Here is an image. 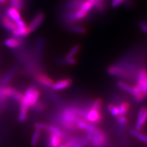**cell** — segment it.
<instances>
[{
  "instance_id": "obj_36",
  "label": "cell",
  "mask_w": 147,
  "mask_h": 147,
  "mask_svg": "<svg viewBox=\"0 0 147 147\" xmlns=\"http://www.w3.org/2000/svg\"><path fill=\"white\" fill-rule=\"evenodd\" d=\"M124 1H125V0H113L111 3V5L113 7H117L119 5V4L123 3Z\"/></svg>"
},
{
  "instance_id": "obj_24",
  "label": "cell",
  "mask_w": 147,
  "mask_h": 147,
  "mask_svg": "<svg viewBox=\"0 0 147 147\" xmlns=\"http://www.w3.org/2000/svg\"><path fill=\"white\" fill-rule=\"evenodd\" d=\"M102 100L100 98H98L93 101V104L91 105V109L93 110H98V111H100L101 108H102Z\"/></svg>"
},
{
  "instance_id": "obj_37",
  "label": "cell",
  "mask_w": 147,
  "mask_h": 147,
  "mask_svg": "<svg viewBox=\"0 0 147 147\" xmlns=\"http://www.w3.org/2000/svg\"><path fill=\"white\" fill-rule=\"evenodd\" d=\"M7 0H0V4H6L7 3Z\"/></svg>"
},
{
  "instance_id": "obj_6",
  "label": "cell",
  "mask_w": 147,
  "mask_h": 147,
  "mask_svg": "<svg viewBox=\"0 0 147 147\" xmlns=\"http://www.w3.org/2000/svg\"><path fill=\"white\" fill-rule=\"evenodd\" d=\"M44 18H45V15L43 13L40 12L36 15L33 20H32L31 22L30 23V25L28 26L31 31V33L32 32L34 31L40 25V24L43 22Z\"/></svg>"
},
{
  "instance_id": "obj_31",
  "label": "cell",
  "mask_w": 147,
  "mask_h": 147,
  "mask_svg": "<svg viewBox=\"0 0 147 147\" xmlns=\"http://www.w3.org/2000/svg\"><path fill=\"white\" fill-rule=\"evenodd\" d=\"M139 26L140 30L145 33H147V23L144 20H141L139 22Z\"/></svg>"
},
{
  "instance_id": "obj_21",
  "label": "cell",
  "mask_w": 147,
  "mask_h": 147,
  "mask_svg": "<svg viewBox=\"0 0 147 147\" xmlns=\"http://www.w3.org/2000/svg\"><path fill=\"white\" fill-rule=\"evenodd\" d=\"M117 85L119 87V88H121L124 91L128 92L129 93H130L131 94H133V86L129 85L128 84H126L125 82H124L123 81H120V80L117 82Z\"/></svg>"
},
{
  "instance_id": "obj_9",
  "label": "cell",
  "mask_w": 147,
  "mask_h": 147,
  "mask_svg": "<svg viewBox=\"0 0 147 147\" xmlns=\"http://www.w3.org/2000/svg\"><path fill=\"white\" fill-rule=\"evenodd\" d=\"M1 23L3 26L9 31H12L13 30H14L17 28V25L16 23L14 22H13L12 20H11L10 18L7 17V16L4 17L2 18Z\"/></svg>"
},
{
  "instance_id": "obj_34",
  "label": "cell",
  "mask_w": 147,
  "mask_h": 147,
  "mask_svg": "<svg viewBox=\"0 0 147 147\" xmlns=\"http://www.w3.org/2000/svg\"><path fill=\"white\" fill-rule=\"evenodd\" d=\"M13 73H14V72L13 71L12 72V74H7L6 76H5V77L3 78V81H2L3 84H7V82H9V81H10V80L11 79V77H12V75L13 74Z\"/></svg>"
},
{
  "instance_id": "obj_32",
  "label": "cell",
  "mask_w": 147,
  "mask_h": 147,
  "mask_svg": "<svg viewBox=\"0 0 147 147\" xmlns=\"http://www.w3.org/2000/svg\"><path fill=\"white\" fill-rule=\"evenodd\" d=\"M65 61H66V63L69 64V65H74V64L77 63L76 59L74 57L65 58Z\"/></svg>"
},
{
  "instance_id": "obj_23",
  "label": "cell",
  "mask_w": 147,
  "mask_h": 147,
  "mask_svg": "<svg viewBox=\"0 0 147 147\" xmlns=\"http://www.w3.org/2000/svg\"><path fill=\"white\" fill-rule=\"evenodd\" d=\"M93 8V4L88 1H84L81 4L80 7H79V9L88 12L89 11L92 10Z\"/></svg>"
},
{
  "instance_id": "obj_25",
  "label": "cell",
  "mask_w": 147,
  "mask_h": 147,
  "mask_svg": "<svg viewBox=\"0 0 147 147\" xmlns=\"http://www.w3.org/2000/svg\"><path fill=\"white\" fill-rule=\"evenodd\" d=\"M11 7L16 8L18 11L21 10L24 6V3H23L22 0H10Z\"/></svg>"
},
{
  "instance_id": "obj_5",
  "label": "cell",
  "mask_w": 147,
  "mask_h": 147,
  "mask_svg": "<svg viewBox=\"0 0 147 147\" xmlns=\"http://www.w3.org/2000/svg\"><path fill=\"white\" fill-rule=\"evenodd\" d=\"M72 84V81L70 79H66L60 80L56 82H54L51 88L54 90H63L69 87Z\"/></svg>"
},
{
  "instance_id": "obj_19",
  "label": "cell",
  "mask_w": 147,
  "mask_h": 147,
  "mask_svg": "<svg viewBox=\"0 0 147 147\" xmlns=\"http://www.w3.org/2000/svg\"><path fill=\"white\" fill-rule=\"evenodd\" d=\"M90 123L84 118H82L76 123L77 129L87 131L90 126Z\"/></svg>"
},
{
  "instance_id": "obj_4",
  "label": "cell",
  "mask_w": 147,
  "mask_h": 147,
  "mask_svg": "<svg viewBox=\"0 0 147 147\" xmlns=\"http://www.w3.org/2000/svg\"><path fill=\"white\" fill-rule=\"evenodd\" d=\"M102 118L103 116L101 111H98L91 109L88 110H86L85 119L90 123H93L96 125L102 121Z\"/></svg>"
},
{
  "instance_id": "obj_2",
  "label": "cell",
  "mask_w": 147,
  "mask_h": 147,
  "mask_svg": "<svg viewBox=\"0 0 147 147\" xmlns=\"http://www.w3.org/2000/svg\"><path fill=\"white\" fill-rule=\"evenodd\" d=\"M108 142L106 133L103 130L96 127L93 132V137L90 141L93 147H104Z\"/></svg>"
},
{
  "instance_id": "obj_17",
  "label": "cell",
  "mask_w": 147,
  "mask_h": 147,
  "mask_svg": "<svg viewBox=\"0 0 147 147\" xmlns=\"http://www.w3.org/2000/svg\"><path fill=\"white\" fill-rule=\"evenodd\" d=\"M28 107H27L25 105L20 104V113L18 116V121L20 122L25 121L28 116Z\"/></svg>"
},
{
  "instance_id": "obj_35",
  "label": "cell",
  "mask_w": 147,
  "mask_h": 147,
  "mask_svg": "<svg viewBox=\"0 0 147 147\" xmlns=\"http://www.w3.org/2000/svg\"><path fill=\"white\" fill-rule=\"evenodd\" d=\"M147 110V107L145 106H143L142 107H141L140 109V110L138 112V115H137V118H139L140 117H141L145 113V112Z\"/></svg>"
},
{
  "instance_id": "obj_1",
  "label": "cell",
  "mask_w": 147,
  "mask_h": 147,
  "mask_svg": "<svg viewBox=\"0 0 147 147\" xmlns=\"http://www.w3.org/2000/svg\"><path fill=\"white\" fill-rule=\"evenodd\" d=\"M40 94V91L34 85H31L26 90L24 98L20 103L28 108L33 107L38 103Z\"/></svg>"
},
{
  "instance_id": "obj_16",
  "label": "cell",
  "mask_w": 147,
  "mask_h": 147,
  "mask_svg": "<svg viewBox=\"0 0 147 147\" xmlns=\"http://www.w3.org/2000/svg\"><path fill=\"white\" fill-rule=\"evenodd\" d=\"M4 45L9 48L16 49L20 46V42L16 38H10L4 41Z\"/></svg>"
},
{
  "instance_id": "obj_27",
  "label": "cell",
  "mask_w": 147,
  "mask_h": 147,
  "mask_svg": "<svg viewBox=\"0 0 147 147\" xmlns=\"http://www.w3.org/2000/svg\"><path fill=\"white\" fill-rule=\"evenodd\" d=\"M71 30L72 31L75 32V33H80V34H85L86 33V29L84 27H81V26H71L70 28Z\"/></svg>"
},
{
  "instance_id": "obj_38",
  "label": "cell",
  "mask_w": 147,
  "mask_h": 147,
  "mask_svg": "<svg viewBox=\"0 0 147 147\" xmlns=\"http://www.w3.org/2000/svg\"><path fill=\"white\" fill-rule=\"evenodd\" d=\"M88 1H90V2H91L92 4H93V2H94V0H88Z\"/></svg>"
},
{
  "instance_id": "obj_18",
  "label": "cell",
  "mask_w": 147,
  "mask_h": 147,
  "mask_svg": "<svg viewBox=\"0 0 147 147\" xmlns=\"http://www.w3.org/2000/svg\"><path fill=\"white\" fill-rule=\"evenodd\" d=\"M118 108L119 110V115H125L130 108V105L127 101H123V102L119 104Z\"/></svg>"
},
{
  "instance_id": "obj_22",
  "label": "cell",
  "mask_w": 147,
  "mask_h": 147,
  "mask_svg": "<svg viewBox=\"0 0 147 147\" xmlns=\"http://www.w3.org/2000/svg\"><path fill=\"white\" fill-rule=\"evenodd\" d=\"M107 109L109 110V112L111 113L112 115H113L115 118L119 115V110L118 106H117V105L113 104H109L107 105Z\"/></svg>"
},
{
  "instance_id": "obj_29",
  "label": "cell",
  "mask_w": 147,
  "mask_h": 147,
  "mask_svg": "<svg viewBox=\"0 0 147 147\" xmlns=\"http://www.w3.org/2000/svg\"><path fill=\"white\" fill-rule=\"evenodd\" d=\"M88 143H89V141L87 140L86 138H85V139H81L79 142H77V143L73 145L71 147H85L87 146Z\"/></svg>"
},
{
  "instance_id": "obj_14",
  "label": "cell",
  "mask_w": 147,
  "mask_h": 147,
  "mask_svg": "<svg viewBox=\"0 0 147 147\" xmlns=\"http://www.w3.org/2000/svg\"><path fill=\"white\" fill-rule=\"evenodd\" d=\"M12 34H13L16 36H26L29 35L31 31L30 29V28L28 27V26H26L25 28H17L14 30H13L12 31Z\"/></svg>"
},
{
  "instance_id": "obj_15",
  "label": "cell",
  "mask_w": 147,
  "mask_h": 147,
  "mask_svg": "<svg viewBox=\"0 0 147 147\" xmlns=\"http://www.w3.org/2000/svg\"><path fill=\"white\" fill-rule=\"evenodd\" d=\"M41 136V131L38 129H35L33 134L32 135L31 139V145L33 147H36L38 145Z\"/></svg>"
},
{
  "instance_id": "obj_28",
  "label": "cell",
  "mask_w": 147,
  "mask_h": 147,
  "mask_svg": "<svg viewBox=\"0 0 147 147\" xmlns=\"http://www.w3.org/2000/svg\"><path fill=\"white\" fill-rule=\"evenodd\" d=\"M81 140V139H80L79 137H72L71 139H69L64 145L66 147H71V146H72L73 145H74L75 144L79 142L80 140Z\"/></svg>"
},
{
  "instance_id": "obj_7",
  "label": "cell",
  "mask_w": 147,
  "mask_h": 147,
  "mask_svg": "<svg viewBox=\"0 0 147 147\" xmlns=\"http://www.w3.org/2000/svg\"><path fill=\"white\" fill-rule=\"evenodd\" d=\"M35 79L40 84L47 87H51L54 83L51 78L43 74H39L36 75L35 76Z\"/></svg>"
},
{
  "instance_id": "obj_33",
  "label": "cell",
  "mask_w": 147,
  "mask_h": 147,
  "mask_svg": "<svg viewBox=\"0 0 147 147\" xmlns=\"http://www.w3.org/2000/svg\"><path fill=\"white\" fill-rule=\"evenodd\" d=\"M16 24L17 28H19V29L24 28H25L26 26H27L26 23L24 21H23V20H20L19 21L17 22Z\"/></svg>"
},
{
  "instance_id": "obj_30",
  "label": "cell",
  "mask_w": 147,
  "mask_h": 147,
  "mask_svg": "<svg viewBox=\"0 0 147 147\" xmlns=\"http://www.w3.org/2000/svg\"><path fill=\"white\" fill-rule=\"evenodd\" d=\"M34 127L35 129H38L40 131H47L49 129V126L45 125L44 123H36L34 124Z\"/></svg>"
},
{
  "instance_id": "obj_26",
  "label": "cell",
  "mask_w": 147,
  "mask_h": 147,
  "mask_svg": "<svg viewBox=\"0 0 147 147\" xmlns=\"http://www.w3.org/2000/svg\"><path fill=\"white\" fill-rule=\"evenodd\" d=\"M80 49V46L79 45H76L71 49L69 52L67 54L66 58H72L75 56V55L79 52V51Z\"/></svg>"
},
{
  "instance_id": "obj_12",
  "label": "cell",
  "mask_w": 147,
  "mask_h": 147,
  "mask_svg": "<svg viewBox=\"0 0 147 147\" xmlns=\"http://www.w3.org/2000/svg\"><path fill=\"white\" fill-rule=\"evenodd\" d=\"M146 121H147V110L143 115H142L141 117L137 118V120L136 121V125H135L136 130L140 132Z\"/></svg>"
},
{
  "instance_id": "obj_3",
  "label": "cell",
  "mask_w": 147,
  "mask_h": 147,
  "mask_svg": "<svg viewBox=\"0 0 147 147\" xmlns=\"http://www.w3.org/2000/svg\"><path fill=\"white\" fill-rule=\"evenodd\" d=\"M107 72L109 75L121 78V79H130L131 78V74L127 72L125 69L119 66L117 64L112 65L108 67Z\"/></svg>"
},
{
  "instance_id": "obj_8",
  "label": "cell",
  "mask_w": 147,
  "mask_h": 147,
  "mask_svg": "<svg viewBox=\"0 0 147 147\" xmlns=\"http://www.w3.org/2000/svg\"><path fill=\"white\" fill-rule=\"evenodd\" d=\"M6 13L7 16V17L14 22L22 20L19 11H18L16 8H13L12 7L8 8L6 11Z\"/></svg>"
},
{
  "instance_id": "obj_10",
  "label": "cell",
  "mask_w": 147,
  "mask_h": 147,
  "mask_svg": "<svg viewBox=\"0 0 147 147\" xmlns=\"http://www.w3.org/2000/svg\"><path fill=\"white\" fill-rule=\"evenodd\" d=\"M48 130L50 131V133H52V134L61 137L63 140L68 139V138H69L68 136L66 134H64V133H63L60 129L56 126H54V125L49 126Z\"/></svg>"
},
{
  "instance_id": "obj_13",
  "label": "cell",
  "mask_w": 147,
  "mask_h": 147,
  "mask_svg": "<svg viewBox=\"0 0 147 147\" xmlns=\"http://www.w3.org/2000/svg\"><path fill=\"white\" fill-rule=\"evenodd\" d=\"M129 132L132 136L137 138V139L147 144V136L140 133L139 131H137L136 129H130Z\"/></svg>"
},
{
  "instance_id": "obj_20",
  "label": "cell",
  "mask_w": 147,
  "mask_h": 147,
  "mask_svg": "<svg viewBox=\"0 0 147 147\" xmlns=\"http://www.w3.org/2000/svg\"><path fill=\"white\" fill-rule=\"evenodd\" d=\"M147 74V70L145 68H142L138 72L137 74V85H140L143 83Z\"/></svg>"
},
{
  "instance_id": "obj_11",
  "label": "cell",
  "mask_w": 147,
  "mask_h": 147,
  "mask_svg": "<svg viewBox=\"0 0 147 147\" xmlns=\"http://www.w3.org/2000/svg\"><path fill=\"white\" fill-rule=\"evenodd\" d=\"M63 141L62 138L52 134H49V147H58L60 145Z\"/></svg>"
}]
</instances>
